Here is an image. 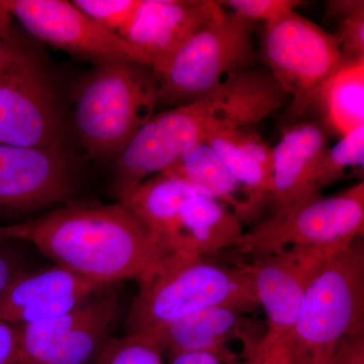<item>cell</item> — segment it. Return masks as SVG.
I'll return each instance as SVG.
<instances>
[{
	"instance_id": "1",
	"label": "cell",
	"mask_w": 364,
	"mask_h": 364,
	"mask_svg": "<svg viewBox=\"0 0 364 364\" xmlns=\"http://www.w3.org/2000/svg\"><path fill=\"white\" fill-rule=\"evenodd\" d=\"M0 240L32 244L55 265L107 287L142 282L173 257L121 202L72 200L37 219L0 226Z\"/></svg>"
},
{
	"instance_id": "2",
	"label": "cell",
	"mask_w": 364,
	"mask_h": 364,
	"mask_svg": "<svg viewBox=\"0 0 364 364\" xmlns=\"http://www.w3.org/2000/svg\"><path fill=\"white\" fill-rule=\"evenodd\" d=\"M363 330L364 248L358 238L321 264L293 330L282 339L301 364H333L342 342Z\"/></svg>"
},
{
	"instance_id": "3",
	"label": "cell",
	"mask_w": 364,
	"mask_h": 364,
	"mask_svg": "<svg viewBox=\"0 0 364 364\" xmlns=\"http://www.w3.org/2000/svg\"><path fill=\"white\" fill-rule=\"evenodd\" d=\"M138 284L126 320L127 335L154 336L170 323L210 306L241 313L260 306L240 267H223L205 257L176 256Z\"/></svg>"
},
{
	"instance_id": "4",
	"label": "cell",
	"mask_w": 364,
	"mask_h": 364,
	"mask_svg": "<svg viewBox=\"0 0 364 364\" xmlns=\"http://www.w3.org/2000/svg\"><path fill=\"white\" fill-rule=\"evenodd\" d=\"M74 119L90 157H117L154 116L158 86L149 66L134 62L97 65L79 85Z\"/></svg>"
},
{
	"instance_id": "5",
	"label": "cell",
	"mask_w": 364,
	"mask_h": 364,
	"mask_svg": "<svg viewBox=\"0 0 364 364\" xmlns=\"http://www.w3.org/2000/svg\"><path fill=\"white\" fill-rule=\"evenodd\" d=\"M255 23L227 11L191 35L168 59L154 67L159 104L195 102L241 72L253 68L259 55Z\"/></svg>"
},
{
	"instance_id": "6",
	"label": "cell",
	"mask_w": 364,
	"mask_h": 364,
	"mask_svg": "<svg viewBox=\"0 0 364 364\" xmlns=\"http://www.w3.org/2000/svg\"><path fill=\"white\" fill-rule=\"evenodd\" d=\"M364 183L337 195L306 196L273 212L234 248L251 259L291 247H339L363 238Z\"/></svg>"
},
{
	"instance_id": "7",
	"label": "cell",
	"mask_w": 364,
	"mask_h": 364,
	"mask_svg": "<svg viewBox=\"0 0 364 364\" xmlns=\"http://www.w3.org/2000/svg\"><path fill=\"white\" fill-rule=\"evenodd\" d=\"M221 123V105L212 95L155 114L117 157L112 195L123 200L146 179L168 169L191 145L205 142Z\"/></svg>"
},
{
	"instance_id": "8",
	"label": "cell",
	"mask_w": 364,
	"mask_h": 364,
	"mask_svg": "<svg viewBox=\"0 0 364 364\" xmlns=\"http://www.w3.org/2000/svg\"><path fill=\"white\" fill-rule=\"evenodd\" d=\"M261 57L298 114L312 109L321 86L345 62L336 36L296 11L265 25Z\"/></svg>"
},
{
	"instance_id": "9",
	"label": "cell",
	"mask_w": 364,
	"mask_h": 364,
	"mask_svg": "<svg viewBox=\"0 0 364 364\" xmlns=\"http://www.w3.org/2000/svg\"><path fill=\"white\" fill-rule=\"evenodd\" d=\"M121 314L112 286L59 317L18 326V363L91 364L112 338Z\"/></svg>"
},
{
	"instance_id": "10",
	"label": "cell",
	"mask_w": 364,
	"mask_h": 364,
	"mask_svg": "<svg viewBox=\"0 0 364 364\" xmlns=\"http://www.w3.org/2000/svg\"><path fill=\"white\" fill-rule=\"evenodd\" d=\"M67 130L49 77L30 53L0 74V144L66 147Z\"/></svg>"
},
{
	"instance_id": "11",
	"label": "cell",
	"mask_w": 364,
	"mask_h": 364,
	"mask_svg": "<svg viewBox=\"0 0 364 364\" xmlns=\"http://www.w3.org/2000/svg\"><path fill=\"white\" fill-rule=\"evenodd\" d=\"M80 160L66 147L0 144V213H25L74 200Z\"/></svg>"
},
{
	"instance_id": "12",
	"label": "cell",
	"mask_w": 364,
	"mask_h": 364,
	"mask_svg": "<svg viewBox=\"0 0 364 364\" xmlns=\"http://www.w3.org/2000/svg\"><path fill=\"white\" fill-rule=\"evenodd\" d=\"M9 13L31 35L46 44L95 62H134L152 68L143 52L98 25L72 1L6 0Z\"/></svg>"
},
{
	"instance_id": "13",
	"label": "cell",
	"mask_w": 364,
	"mask_h": 364,
	"mask_svg": "<svg viewBox=\"0 0 364 364\" xmlns=\"http://www.w3.org/2000/svg\"><path fill=\"white\" fill-rule=\"evenodd\" d=\"M342 247H291L239 265L267 314L268 334L284 338L291 333L314 275L330 254Z\"/></svg>"
},
{
	"instance_id": "14",
	"label": "cell",
	"mask_w": 364,
	"mask_h": 364,
	"mask_svg": "<svg viewBox=\"0 0 364 364\" xmlns=\"http://www.w3.org/2000/svg\"><path fill=\"white\" fill-rule=\"evenodd\" d=\"M226 13L214 0H140L119 37L160 65L191 35Z\"/></svg>"
},
{
	"instance_id": "15",
	"label": "cell",
	"mask_w": 364,
	"mask_h": 364,
	"mask_svg": "<svg viewBox=\"0 0 364 364\" xmlns=\"http://www.w3.org/2000/svg\"><path fill=\"white\" fill-rule=\"evenodd\" d=\"M107 287L58 265L31 269L0 298V321L18 327L59 317Z\"/></svg>"
},
{
	"instance_id": "16",
	"label": "cell",
	"mask_w": 364,
	"mask_h": 364,
	"mask_svg": "<svg viewBox=\"0 0 364 364\" xmlns=\"http://www.w3.org/2000/svg\"><path fill=\"white\" fill-rule=\"evenodd\" d=\"M328 131L322 121H313L291 124L284 132L273 148L272 191L267 203L273 212L321 193L315 176L329 148Z\"/></svg>"
},
{
	"instance_id": "17",
	"label": "cell",
	"mask_w": 364,
	"mask_h": 364,
	"mask_svg": "<svg viewBox=\"0 0 364 364\" xmlns=\"http://www.w3.org/2000/svg\"><path fill=\"white\" fill-rule=\"evenodd\" d=\"M259 331L257 322L244 313L210 306L170 323L151 338L170 358L183 352L224 350L235 340L243 342L246 354L262 339Z\"/></svg>"
},
{
	"instance_id": "18",
	"label": "cell",
	"mask_w": 364,
	"mask_h": 364,
	"mask_svg": "<svg viewBox=\"0 0 364 364\" xmlns=\"http://www.w3.org/2000/svg\"><path fill=\"white\" fill-rule=\"evenodd\" d=\"M244 233L242 223L226 205L196 191L182 208L168 249L173 256L205 257L234 248Z\"/></svg>"
},
{
	"instance_id": "19",
	"label": "cell",
	"mask_w": 364,
	"mask_h": 364,
	"mask_svg": "<svg viewBox=\"0 0 364 364\" xmlns=\"http://www.w3.org/2000/svg\"><path fill=\"white\" fill-rule=\"evenodd\" d=\"M164 173L188 182L198 193L222 203L241 223L256 219L262 210L205 142L188 147Z\"/></svg>"
},
{
	"instance_id": "20",
	"label": "cell",
	"mask_w": 364,
	"mask_h": 364,
	"mask_svg": "<svg viewBox=\"0 0 364 364\" xmlns=\"http://www.w3.org/2000/svg\"><path fill=\"white\" fill-rule=\"evenodd\" d=\"M205 143L263 210L272 191L273 148L252 127L218 129Z\"/></svg>"
},
{
	"instance_id": "21",
	"label": "cell",
	"mask_w": 364,
	"mask_h": 364,
	"mask_svg": "<svg viewBox=\"0 0 364 364\" xmlns=\"http://www.w3.org/2000/svg\"><path fill=\"white\" fill-rule=\"evenodd\" d=\"M196 191L188 182L162 172L146 179L119 202L130 208L170 253L168 242L182 208Z\"/></svg>"
},
{
	"instance_id": "22",
	"label": "cell",
	"mask_w": 364,
	"mask_h": 364,
	"mask_svg": "<svg viewBox=\"0 0 364 364\" xmlns=\"http://www.w3.org/2000/svg\"><path fill=\"white\" fill-rule=\"evenodd\" d=\"M314 107L328 130L340 136L364 124V58L344 62L321 86Z\"/></svg>"
},
{
	"instance_id": "23",
	"label": "cell",
	"mask_w": 364,
	"mask_h": 364,
	"mask_svg": "<svg viewBox=\"0 0 364 364\" xmlns=\"http://www.w3.org/2000/svg\"><path fill=\"white\" fill-rule=\"evenodd\" d=\"M363 164L364 124L341 136L339 142L326 150L316 171V188L322 191L343 178L347 169L363 167Z\"/></svg>"
},
{
	"instance_id": "24",
	"label": "cell",
	"mask_w": 364,
	"mask_h": 364,
	"mask_svg": "<svg viewBox=\"0 0 364 364\" xmlns=\"http://www.w3.org/2000/svg\"><path fill=\"white\" fill-rule=\"evenodd\" d=\"M326 14L334 18L340 50L344 61L364 58V2L363 0H332Z\"/></svg>"
},
{
	"instance_id": "25",
	"label": "cell",
	"mask_w": 364,
	"mask_h": 364,
	"mask_svg": "<svg viewBox=\"0 0 364 364\" xmlns=\"http://www.w3.org/2000/svg\"><path fill=\"white\" fill-rule=\"evenodd\" d=\"M91 364H164L154 340L147 335L112 337Z\"/></svg>"
},
{
	"instance_id": "26",
	"label": "cell",
	"mask_w": 364,
	"mask_h": 364,
	"mask_svg": "<svg viewBox=\"0 0 364 364\" xmlns=\"http://www.w3.org/2000/svg\"><path fill=\"white\" fill-rule=\"evenodd\" d=\"M98 25L117 33L130 21L140 0H72Z\"/></svg>"
},
{
	"instance_id": "27",
	"label": "cell",
	"mask_w": 364,
	"mask_h": 364,
	"mask_svg": "<svg viewBox=\"0 0 364 364\" xmlns=\"http://www.w3.org/2000/svg\"><path fill=\"white\" fill-rule=\"evenodd\" d=\"M220 4L252 23L261 21L269 25L293 13L304 2L299 0H227Z\"/></svg>"
},
{
	"instance_id": "28",
	"label": "cell",
	"mask_w": 364,
	"mask_h": 364,
	"mask_svg": "<svg viewBox=\"0 0 364 364\" xmlns=\"http://www.w3.org/2000/svg\"><path fill=\"white\" fill-rule=\"evenodd\" d=\"M238 364H301L294 358L286 341L275 335L265 333L262 339Z\"/></svg>"
},
{
	"instance_id": "29",
	"label": "cell",
	"mask_w": 364,
	"mask_h": 364,
	"mask_svg": "<svg viewBox=\"0 0 364 364\" xmlns=\"http://www.w3.org/2000/svg\"><path fill=\"white\" fill-rule=\"evenodd\" d=\"M20 241L0 240V298L21 275L31 270Z\"/></svg>"
},
{
	"instance_id": "30",
	"label": "cell",
	"mask_w": 364,
	"mask_h": 364,
	"mask_svg": "<svg viewBox=\"0 0 364 364\" xmlns=\"http://www.w3.org/2000/svg\"><path fill=\"white\" fill-rule=\"evenodd\" d=\"M238 356L230 348L224 350L183 352L172 356L169 364H238Z\"/></svg>"
},
{
	"instance_id": "31",
	"label": "cell",
	"mask_w": 364,
	"mask_h": 364,
	"mask_svg": "<svg viewBox=\"0 0 364 364\" xmlns=\"http://www.w3.org/2000/svg\"><path fill=\"white\" fill-rule=\"evenodd\" d=\"M333 364H364V330L342 342Z\"/></svg>"
},
{
	"instance_id": "32",
	"label": "cell",
	"mask_w": 364,
	"mask_h": 364,
	"mask_svg": "<svg viewBox=\"0 0 364 364\" xmlns=\"http://www.w3.org/2000/svg\"><path fill=\"white\" fill-rule=\"evenodd\" d=\"M0 364H18L16 328L0 321Z\"/></svg>"
},
{
	"instance_id": "33",
	"label": "cell",
	"mask_w": 364,
	"mask_h": 364,
	"mask_svg": "<svg viewBox=\"0 0 364 364\" xmlns=\"http://www.w3.org/2000/svg\"><path fill=\"white\" fill-rule=\"evenodd\" d=\"M26 53L28 52L23 51L14 43L0 40V74L11 68L18 60L23 58Z\"/></svg>"
},
{
	"instance_id": "34",
	"label": "cell",
	"mask_w": 364,
	"mask_h": 364,
	"mask_svg": "<svg viewBox=\"0 0 364 364\" xmlns=\"http://www.w3.org/2000/svg\"><path fill=\"white\" fill-rule=\"evenodd\" d=\"M14 16L7 9L6 0H0V40L14 43Z\"/></svg>"
},
{
	"instance_id": "35",
	"label": "cell",
	"mask_w": 364,
	"mask_h": 364,
	"mask_svg": "<svg viewBox=\"0 0 364 364\" xmlns=\"http://www.w3.org/2000/svg\"><path fill=\"white\" fill-rule=\"evenodd\" d=\"M18 364H21V363H18Z\"/></svg>"
}]
</instances>
